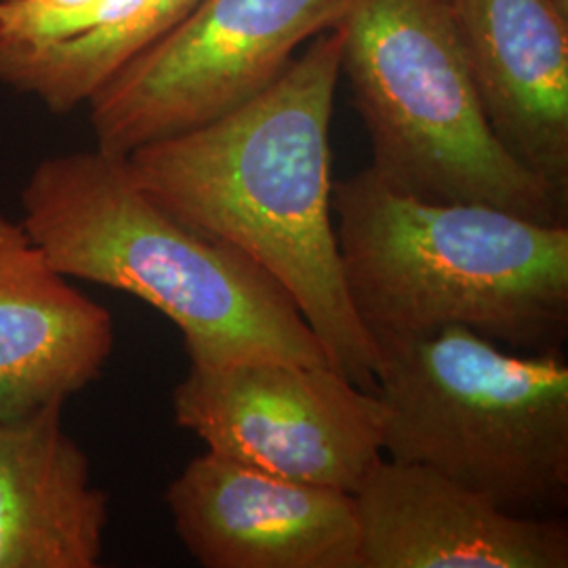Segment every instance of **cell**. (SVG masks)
Wrapping results in <instances>:
<instances>
[{"instance_id": "52a82bcc", "label": "cell", "mask_w": 568, "mask_h": 568, "mask_svg": "<svg viewBox=\"0 0 568 568\" xmlns=\"http://www.w3.org/2000/svg\"><path fill=\"white\" fill-rule=\"evenodd\" d=\"M173 415L211 453L349 495L384 459L375 389L331 365L267 358L190 365L173 389Z\"/></svg>"}, {"instance_id": "8fae6325", "label": "cell", "mask_w": 568, "mask_h": 568, "mask_svg": "<svg viewBox=\"0 0 568 568\" xmlns=\"http://www.w3.org/2000/svg\"><path fill=\"white\" fill-rule=\"evenodd\" d=\"M110 312L49 264L26 225L0 213V422L20 419L102 377Z\"/></svg>"}, {"instance_id": "5bb4252c", "label": "cell", "mask_w": 568, "mask_h": 568, "mask_svg": "<svg viewBox=\"0 0 568 568\" xmlns=\"http://www.w3.org/2000/svg\"><path fill=\"white\" fill-rule=\"evenodd\" d=\"M148 0H108L102 9L70 16L23 0H0V49H30L77 39L100 26L124 20Z\"/></svg>"}, {"instance_id": "3957f363", "label": "cell", "mask_w": 568, "mask_h": 568, "mask_svg": "<svg viewBox=\"0 0 568 568\" xmlns=\"http://www.w3.org/2000/svg\"><path fill=\"white\" fill-rule=\"evenodd\" d=\"M21 224L65 278L129 293L180 328L190 365H331L276 281L185 224L100 148L49 156L21 190Z\"/></svg>"}, {"instance_id": "ba28073f", "label": "cell", "mask_w": 568, "mask_h": 568, "mask_svg": "<svg viewBox=\"0 0 568 568\" xmlns=\"http://www.w3.org/2000/svg\"><path fill=\"white\" fill-rule=\"evenodd\" d=\"M173 528L204 568H363L354 497L206 450L164 493Z\"/></svg>"}, {"instance_id": "6da1fadb", "label": "cell", "mask_w": 568, "mask_h": 568, "mask_svg": "<svg viewBox=\"0 0 568 568\" xmlns=\"http://www.w3.org/2000/svg\"><path fill=\"white\" fill-rule=\"evenodd\" d=\"M339 79L342 32L333 28L251 102L124 161L164 209L260 265L300 310L331 366L375 389L377 345L349 304L333 217Z\"/></svg>"}, {"instance_id": "e0dca14e", "label": "cell", "mask_w": 568, "mask_h": 568, "mask_svg": "<svg viewBox=\"0 0 568 568\" xmlns=\"http://www.w3.org/2000/svg\"><path fill=\"white\" fill-rule=\"evenodd\" d=\"M443 2H447V4H450V2H453V0H443Z\"/></svg>"}, {"instance_id": "2e32d148", "label": "cell", "mask_w": 568, "mask_h": 568, "mask_svg": "<svg viewBox=\"0 0 568 568\" xmlns=\"http://www.w3.org/2000/svg\"><path fill=\"white\" fill-rule=\"evenodd\" d=\"M556 2H558L562 9H568V0H556Z\"/></svg>"}, {"instance_id": "7a4b0ae2", "label": "cell", "mask_w": 568, "mask_h": 568, "mask_svg": "<svg viewBox=\"0 0 568 568\" xmlns=\"http://www.w3.org/2000/svg\"><path fill=\"white\" fill-rule=\"evenodd\" d=\"M354 314L373 344L459 326L514 352L568 339V224L499 206L427 203L371 166L333 183Z\"/></svg>"}, {"instance_id": "8992f818", "label": "cell", "mask_w": 568, "mask_h": 568, "mask_svg": "<svg viewBox=\"0 0 568 568\" xmlns=\"http://www.w3.org/2000/svg\"><path fill=\"white\" fill-rule=\"evenodd\" d=\"M347 0H199L91 98L95 148L126 156L217 121L276 81Z\"/></svg>"}, {"instance_id": "7c38bea8", "label": "cell", "mask_w": 568, "mask_h": 568, "mask_svg": "<svg viewBox=\"0 0 568 568\" xmlns=\"http://www.w3.org/2000/svg\"><path fill=\"white\" fill-rule=\"evenodd\" d=\"M65 403L0 422V568H95L110 499L61 426Z\"/></svg>"}, {"instance_id": "9c48e42d", "label": "cell", "mask_w": 568, "mask_h": 568, "mask_svg": "<svg viewBox=\"0 0 568 568\" xmlns=\"http://www.w3.org/2000/svg\"><path fill=\"white\" fill-rule=\"evenodd\" d=\"M363 568H567L568 525L497 508L429 467L379 459L356 488Z\"/></svg>"}, {"instance_id": "277c9868", "label": "cell", "mask_w": 568, "mask_h": 568, "mask_svg": "<svg viewBox=\"0 0 568 568\" xmlns=\"http://www.w3.org/2000/svg\"><path fill=\"white\" fill-rule=\"evenodd\" d=\"M387 459L429 467L516 516L568 509V365L450 326L377 344Z\"/></svg>"}, {"instance_id": "4fadbf2b", "label": "cell", "mask_w": 568, "mask_h": 568, "mask_svg": "<svg viewBox=\"0 0 568 568\" xmlns=\"http://www.w3.org/2000/svg\"><path fill=\"white\" fill-rule=\"evenodd\" d=\"M199 0H148L124 20L100 26L77 39L0 49V82L37 98L47 110H77L129 61L169 32Z\"/></svg>"}, {"instance_id": "9a60e30c", "label": "cell", "mask_w": 568, "mask_h": 568, "mask_svg": "<svg viewBox=\"0 0 568 568\" xmlns=\"http://www.w3.org/2000/svg\"><path fill=\"white\" fill-rule=\"evenodd\" d=\"M34 7L58 11V13H70V16H81L100 9L105 0H23Z\"/></svg>"}, {"instance_id": "5b68a950", "label": "cell", "mask_w": 568, "mask_h": 568, "mask_svg": "<svg viewBox=\"0 0 568 568\" xmlns=\"http://www.w3.org/2000/svg\"><path fill=\"white\" fill-rule=\"evenodd\" d=\"M342 74L363 119L373 173L427 203L499 206L568 224L560 199L490 131L443 0H347Z\"/></svg>"}, {"instance_id": "30bf717a", "label": "cell", "mask_w": 568, "mask_h": 568, "mask_svg": "<svg viewBox=\"0 0 568 568\" xmlns=\"http://www.w3.org/2000/svg\"><path fill=\"white\" fill-rule=\"evenodd\" d=\"M490 131L568 201V9L556 0H453Z\"/></svg>"}]
</instances>
